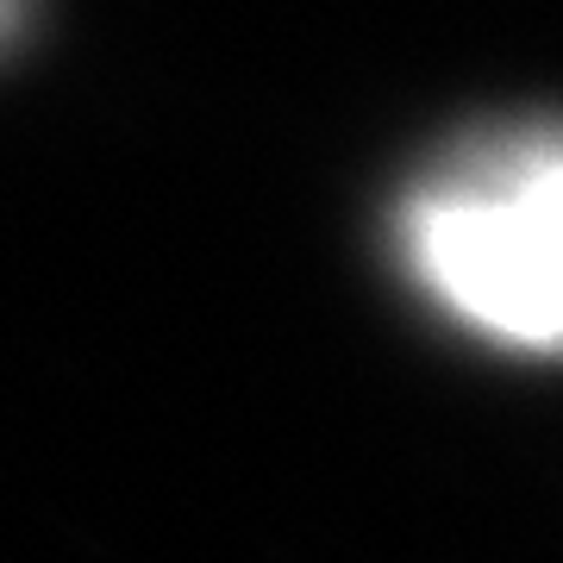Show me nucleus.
I'll use <instances>...</instances> for the list:
<instances>
[{
  "instance_id": "obj_1",
  "label": "nucleus",
  "mask_w": 563,
  "mask_h": 563,
  "mask_svg": "<svg viewBox=\"0 0 563 563\" xmlns=\"http://www.w3.org/2000/svg\"><path fill=\"white\" fill-rule=\"evenodd\" d=\"M401 251L451 320L544 357L563 332V163L551 125L463 144L401 201Z\"/></svg>"
},
{
  "instance_id": "obj_2",
  "label": "nucleus",
  "mask_w": 563,
  "mask_h": 563,
  "mask_svg": "<svg viewBox=\"0 0 563 563\" xmlns=\"http://www.w3.org/2000/svg\"><path fill=\"white\" fill-rule=\"evenodd\" d=\"M25 13H32V0H0V51H7V44L20 38Z\"/></svg>"
}]
</instances>
